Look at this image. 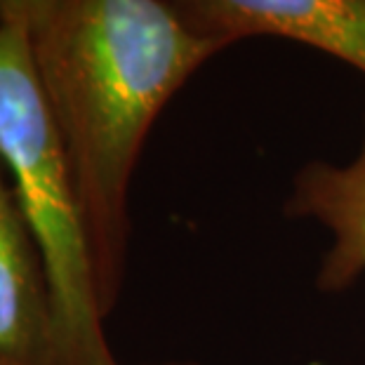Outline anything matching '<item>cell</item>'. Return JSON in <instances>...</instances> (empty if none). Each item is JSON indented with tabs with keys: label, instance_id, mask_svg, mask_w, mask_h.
I'll return each mask as SVG.
<instances>
[{
	"label": "cell",
	"instance_id": "6da1fadb",
	"mask_svg": "<svg viewBox=\"0 0 365 365\" xmlns=\"http://www.w3.org/2000/svg\"><path fill=\"white\" fill-rule=\"evenodd\" d=\"M224 45V36L191 29L160 0H61L31 36L104 316L123 290L130 182L146 135L170 97Z\"/></svg>",
	"mask_w": 365,
	"mask_h": 365
},
{
	"label": "cell",
	"instance_id": "7a4b0ae2",
	"mask_svg": "<svg viewBox=\"0 0 365 365\" xmlns=\"http://www.w3.org/2000/svg\"><path fill=\"white\" fill-rule=\"evenodd\" d=\"M0 163L48 271L61 365H118L64 142L38 78L31 34L14 24H0Z\"/></svg>",
	"mask_w": 365,
	"mask_h": 365
},
{
	"label": "cell",
	"instance_id": "3957f363",
	"mask_svg": "<svg viewBox=\"0 0 365 365\" xmlns=\"http://www.w3.org/2000/svg\"><path fill=\"white\" fill-rule=\"evenodd\" d=\"M0 365H61L41 247L0 163Z\"/></svg>",
	"mask_w": 365,
	"mask_h": 365
},
{
	"label": "cell",
	"instance_id": "277c9868",
	"mask_svg": "<svg viewBox=\"0 0 365 365\" xmlns=\"http://www.w3.org/2000/svg\"><path fill=\"white\" fill-rule=\"evenodd\" d=\"M229 43L283 36L312 45L365 73V0H191Z\"/></svg>",
	"mask_w": 365,
	"mask_h": 365
},
{
	"label": "cell",
	"instance_id": "5b68a950",
	"mask_svg": "<svg viewBox=\"0 0 365 365\" xmlns=\"http://www.w3.org/2000/svg\"><path fill=\"white\" fill-rule=\"evenodd\" d=\"M287 212L332 234L318 269L321 290L339 292L359 281L365 274V146L346 165H307L294 180Z\"/></svg>",
	"mask_w": 365,
	"mask_h": 365
},
{
	"label": "cell",
	"instance_id": "8992f818",
	"mask_svg": "<svg viewBox=\"0 0 365 365\" xmlns=\"http://www.w3.org/2000/svg\"><path fill=\"white\" fill-rule=\"evenodd\" d=\"M61 0H0V24L26 29L31 36L50 21Z\"/></svg>",
	"mask_w": 365,
	"mask_h": 365
},
{
	"label": "cell",
	"instance_id": "52a82bcc",
	"mask_svg": "<svg viewBox=\"0 0 365 365\" xmlns=\"http://www.w3.org/2000/svg\"><path fill=\"white\" fill-rule=\"evenodd\" d=\"M158 365H200V363H191V361H173V363H158Z\"/></svg>",
	"mask_w": 365,
	"mask_h": 365
}]
</instances>
